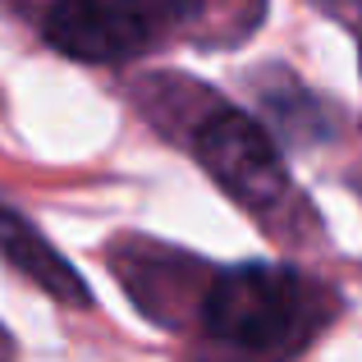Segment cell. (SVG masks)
I'll list each match as a JSON object with an SVG mask.
<instances>
[{"label":"cell","mask_w":362,"mask_h":362,"mask_svg":"<svg viewBox=\"0 0 362 362\" xmlns=\"http://www.w3.org/2000/svg\"><path fill=\"white\" fill-rule=\"evenodd\" d=\"M339 293L293 266L243 262L216 271L197 303L211 362H293L335 321Z\"/></svg>","instance_id":"6da1fadb"},{"label":"cell","mask_w":362,"mask_h":362,"mask_svg":"<svg viewBox=\"0 0 362 362\" xmlns=\"http://www.w3.org/2000/svg\"><path fill=\"white\" fill-rule=\"evenodd\" d=\"M193 151L202 160V170L239 206L266 216V221L284 211V202H289V175H284V160L275 151L271 133L252 115H239V110L206 115L193 129Z\"/></svg>","instance_id":"7a4b0ae2"},{"label":"cell","mask_w":362,"mask_h":362,"mask_svg":"<svg viewBox=\"0 0 362 362\" xmlns=\"http://www.w3.org/2000/svg\"><path fill=\"white\" fill-rule=\"evenodd\" d=\"M46 42L83 64H119L147 51L156 18L147 0H55L42 18Z\"/></svg>","instance_id":"3957f363"},{"label":"cell","mask_w":362,"mask_h":362,"mask_svg":"<svg viewBox=\"0 0 362 362\" xmlns=\"http://www.w3.org/2000/svg\"><path fill=\"white\" fill-rule=\"evenodd\" d=\"M0 257H5L14 271H23L37 289H46L51 298L69 303V308H88L92 303L83 275L74 271V266L42 239V230H37L28 216H18L9 202H0Z\"/></svg>","instance_id":"277c9868"}]
</instances>
